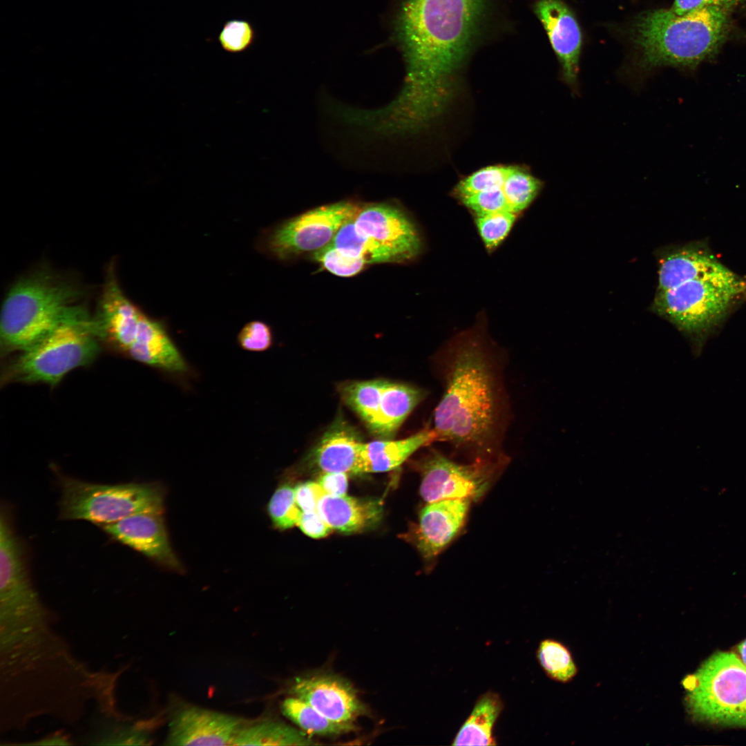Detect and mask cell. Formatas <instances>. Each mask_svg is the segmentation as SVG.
Wrapping results in <instances>:
<instances>
[{"mask_svg":"<svg viewBox=\"0 0 746 746\" xmlns=\"http://www.w3.org/2000/svg\"><path fill=\"white\" fill-rule=\"evenodd\" d=\"M542 187V182L529 171L513 166L502 190L509 209L516 214L526 209Z\"/></svg>","mask_w":746,"mask_h":746,"instance_id":"28","label":"cell"},{"mask_svg":"<svg viewBox=\"0 0 746 746\" xmlns=\"http://www.w3.org/2000/svg\"><path fill=\"white\" fill-rule=\"evenodd\" d=\"M508 462V457L504 454L461 463L431 449L417 464L421 475V497L426 503L444 499L477 501Z\"/></svg>","mask_w":746,"mask_h":746,"instance_id":"10","label":"cell"},{"mask_svg":"<svg viewBox=\"0 0 746 746\" xmlns=\"http://www.w3.org/2000/svg\"><path fill=\"white\" fill-rule=\"evenodd\" d=\"M484 0H405L400 30L407 65L397 97L379 109L390 131L424 127L446 106L480 17Z\"/></svg>","mask_w":746,"mask_h":746,"instance_id":"1","label":"cell"},{"mask_svg":"<svg viewBox=\"0 0 746 746\" xmlns=\"http://www.w3.org/2000/svg\"><path fill=\"white\" fill-rule=\"evenodd\" d=\"M126 357L168 374L183 375L189 366L159 321L143 314Z\"/></svg>","mask_w":746,"mask_h":746,"instance_id":"17","label":"cell"},{"mask_svg":"<svg viewBox=\"0 0 746 746\" xmlns=\"http://www.w3.org/2000/svg\"><path fill=\"white\" fill-rule=\"evenodd\" d=\"M305 734L276 721H264L240 728L231 745H298L312 744Z\"/></svg>","mask_w":746,"mask_h":746,"instance_id":"24","label":"cell"},{"mask_svg":"<svg viewBox=\"0 0 746 746\" xmlns=\"http://www.w3.org/2000/svg\"><path fill=\"white\" fill-rule=\"evenodd\" d=\"M240 725V719L226 714L186 707L172 719L167 741L170 745H231Z\"/></svg>","mask_w":746,"mask_h":746,"instance_id":"16","label":"cell"},{"mask_svg":"<svg viewBox=\"0 0 746 746\" xmlns=\"http://www.w3.org/2000/svg\"><path fill=\"white\" fill-rule=\"evenodd\" d=\"M475 216L510 211L502 188L479 192L460 199Z\"/></svg>","mask_w":746,"mask_h":746,"instance_id":"35","label":"cell"},{"mask_svg":"<svg viewBox=\"0 0 746 746\" xmlns=\"http://www.w3.org/2000/svg\"><path fill=\"white\" fill-rule=\"evenodd\" d=\"M535 12L562 68V78L573 94H579L578 72L582 35L571 11L559 0H540Z\"/></svg>","mask_w":746,"mask_h":746,"instance_id":"15","label":"cell"},{"mask_svg":"<svg viewBox=\"0 0 746 746\" xmlns=\"http://www.w3.org/2000/svg\"><path fill=\"white\" fill-rule=\"evenodd\" d=\"M162 514L140 513L100 527L114 540L156 563L181 570V564L170 545Z\"/></svg>","mask_w":746,"mask_h":746,"instance_id":"13","label":"cell"},{"mask_svg":"<svg viewBox=\"0 0 746 746\" xmlns=\"http://www.w3.org/2000/svg\"><path fill=\"white\" fill-rule=\"evenodd\" d=\"M296 526L306 535L315 539L325 537L332 530L317 510L302 511Z\"/></svg>","mask_w":746,"mask_h":746,"instance_id":"39","label":"cell"},{"mask_svg":"<svg viewBox=\"0 0 746 746\" xmlns=\"http://www.w3.org/2000/svg\"><path fill=\"white\" fill-rule=\"evenodd\" d=\"M77 283L42 268L23 276L7 292L0 314L2 356L16 354L57 327L90 320Z\"/></svg>","mask_w":746,"mask_h":746,"instance_id":"4","label":"cell"},{"mask_svg":"<svg viewBox=\"0 0 746 746\" xmlns=\"http://www.w3.org/2000/svg\"><path fill=\"white\" fill-rule=\"evenodd\" d=\"M537 659L546 675L553 680L567 683L574 679L578 669L568 647L554 639L539 642Z\"/></svg>","mask_w":746,"mask_h":746,"instance_id":"27","label":"cell"},{"mask_svg":"<svg viewBox=\"0 0 746 746\" xmlns=\"http://www.w3.org/2000/svg\"><path fill=\"white\" fill-rule=\"evenodd\" d=\"M743 300L746 280L729 269L658 291L653 309L702 344Z\"/></svg>","mask_w":746,"mask_h":746,"instance_id":"6","label":"cell"},{"mask_svg":"<svg viewBox=\"0 0 746 746\" xmlns=\"http://www.w3.org/2000/svg\"><path fill=\"white\" fill-rule=\"evenodd\" d=\"M353 222L356 232L349 249L367 264L408 262L421 252L422 242L415 224L396 206L387 203L359 206Z\"/></svg>","mask_w":746,"mask_h":746,"instance_id":"9","label":"cell"},{"mask_svg":"<svg viewBox=\"0 0 746 746\" xmlns=\"http://www.w3.org/2000/svg\"><path fill=\"white\" fill-rule=\"evenodd\" d=\"M503 709L504 702L497 693L488 691L481 695L451 745H497L493 729Z\"/></svg>","mask_w":746,"mask_h":746,"instance_id":"23","label":"cell"},{"mask_svg":"<svg viewBox=\"0 0 746 746\" xmlns=\"http://www.w3.org/2000/svg\"><path fill=\"white\" fill-rule=\"evenodd\" d=\"M731 15L712 6L682 15L669 8L640 13L631 29L635 68L640 75L662 67L694 71L714 60L731 34Z\"/></svg>","mask_w":746,"mask_h":746,"instance_id":"3","label":"cell"},{"mask_svg":"<svg viewBox=\"0 0 746 746\" xmlns=\"http://www.w3.org/2000/svg\"><path fill=\"white\" fill-rule=\"evenodd\" d=\"M738 651L739 653L740 660L746 665V640H744L738 647Z\"/></svg>","mask_w":746,"mask_h":746,"instance_id":"42","label":"cell"},{"mask_svg":"<svg viewBox=\"0 0 746 746\" xmlns=\"http://www.w3.org/2000/svg\"><path fill=\"white\" fill-rule=\"evenodd\" d=\"M471 503L470 499H444L427 503L421 509L410 537L425 560L437 558L457 536Z\"/></svg>","mask_w":746,"mask_h":746,"instance_id":"14","label":"cell"},{"mask_svg":"<svg viewBox=\"0 0 746 746\" xmlns=\"http://www.w3.org/2000/svg\"><path fill=\"white\" fill-rule=\"evenodd\" d=\"M317 511L332 530L352 533L374 524L380 519L381 507L373 501L325 494Z\"/></svg>","mask_w":746,"mask_h":746,"instance_id":"20","label":"cell"},{"mask_svg":"<svg viewBox=\"0 0 746 746\" xmlns=\"http://www.w3.org/2000/svg\"><path fill=\"white\" fill-rule=\"evenodd\" d=\"M426 394L425 390L414 385L387 381L370 430L383 438L392 437Z\"/></svg>","mask_w":746,"mask_h":746,"instance_id":"21","label":"cell"},{"mask_svg":"<svg viewBox=\"0 0 746 746\" xmlns=\"http://www.w3.org/2000/svg\"><path fill=\"white\" fill-rule=\"evenodd\" d=\"M268 513L278 529L286 530L297 525L302 510L296 504L294 488L289 484L279 486L269 501Z\"/></svg>","mask_w":746,"mask_h":746,"instance_id":"30","label":"cell"},{"mask_svg":"<svg viewBox=\"0 0 746 746\" xmlns=\"http://www.w3.org/2000/svg\"><path fill=\"white\" fill-rule=\"evenodd\" d=\"M387 381L371 380L345 383L340 388L342 399L370 425L379 410Z\"/></svg>","mask_w":746,"mask_h":746,"instance_id":"26","label":"cell"},{"mask_svg":"<svg viewBox=\"0 0 746 746\" xmlns=\"http://www.w3.org/2000/svg\"><path fill=\"white\" fill-rule=\"evenodd\" d=\"M745 2L746 0H674L669 9L678 15L709 6L721 8L733 12Z\"/></svg>","mask_w":746,"mask_h":746,"instance_id":"37","label":"cell"},{"mask_svg":"<svg viewBox=\"0 0 746 746\" xmlns=\"http://www.w3.org/2000/svg\"><path fill=\"white\" fill-rule=\"evenodd\" d=\"M256 32L252 25L244 19H231L223 26L218 35L223 50L231 53L246 50L254 43Z\"/></svg>","mask_w":746,"mask_h":746,"instance_id":"33","label":"cell"},{"mask_svg":"<svg viewBox=\"0 0 746 746\" xmlns=\"http://www.w3.org/2000/svg\"><path fill=\"white\" fill-rule=\"evenodd\" d=\"M90 741L95 745H143L147 738L133 726L110 722L99 729Z\"/></svg>","mask_w":746,"mask_h":746,"instance_id":"34","label":"cell"},{"mask_svg":"<svg viewBox=\"0 0 746 746\" xmlns=\"http://www.w3.org/2000/svg\"><path fill=\"white\" fill-rule=\"evenodd\" d=\"M291 693L338 723H352L365 713L353 687L336 675L320 673L299 677L294 682Z\"/></svg>","mask_w":746,"mask_h":746,"instance_id":"12","label":"cell"},{"mask_svg":"<svg viewBox=\"0 0 746 746\" xmlns=\"http://www.w3.org/2000/svg\"><path fill=\"white\" fill-rule=\"evenodd\" d=\"M295 499L302 511H315L321 498L325 494L318 482H305L294 488Z\"/></svg>","mask_w":746,"mask_h":746,"instance_id":"38","label":"cell"},{"mask_svg":"<svg viewBox=\"0 0 746 746\" xmlns=\"http://www.w3.org/2000/svg\"><path fill=\"white\" fill-rule=\"evenodd\" d=\"M273 337L269 325L260 321L247 323L238 335L240 346L250 352H263L272 344Z\"/></svg>","mask_w":746,"mask_h":746,"instance_id":"36","label":"cell"},{"mask_svg":"<svg viewBox=\"0 0 746 746\" xmlns=\"http://www.w3.org/2000/svg\"><path fill=\"white\" fill-rule=\"evenodd\" d=\"M443 392L433 414L436 441L472 460L504 453L510 420L504 360L483 321L454 336L437 354Z\"/></svg>","mask_w":746,"mask_h":746,"instance_id":"2","label":"cell"},{"mask_svg":"<svg viewBox=\"0 0 746 746\" xmlns=\"http://www.w3.org/2000/svg\"><path fill=\"white\" fill-rule=\"evenodd\" d=\"M436 441L432 426L399 440H377L363 443L361 472H383L394 470L419 448Z\"/></svg>","mask_w":746,"mask_h":746,"instance_id":"19","label":"cell"},{"mask_svg":"<svg viewBox=\"0 0 746 746\" xmlns=\"http://www.w3.org/2000/svg\"><path fill=\"white\" fill-rule=\"evenodd\" d=\"M686 701L696 718L746 727V665L728 652L708 658L682 681Z\"/></svg>","mask_w":746,"mask_h":746,"instance_id":"8","label":"cell"},{"mask_svg":"<svg viewBox=\"0 0 746 746\" xmlns=\"http://www.w3.org/2000/svg\"><path fill=\"white\" fill-rule=\"evenodd\" d=\"M314 258L326 270L341 277L354 276L367 265L363 259L345 254L330 242L316 251Z\"/></svg>","mask_w":746,"mask_h":746,"instance_id":"32","label":"cell"},{"mask_svg":"<svg viewBox=\"0 0 746 746\" xmlns=\"http://www.w3.org/2000/svg\"><path fill=\"white\" fill-rule=\"evenodd\" d=\"M318 483L327 495L332 496L345 495L348 487L347 474L324 472L320 477Z\"/></svg>","mask_w":746,"mask_h":746,"instance_id":"40","label":"cell"},{"mask_svg":"<svg viewBox=\"0 0 746 746\" xmlns=\"http://www.w3.org/2000/svg\"><path fill=\"white\" fill-rule=\"evenodd\" d=\"M358 207L354 202L341 201L307 211L274 229L266 238V248L281 260L317 251L332 241Z\"/></svg>","mask_w":746,"mask_h":746,"instance_id":"11","label":"cell"},{"mask_svg":"<svg viewBox=\"0 0 746 746\" xmlns=\"http://www.w3.org/2000/svg\"><path fill=\"white\" fill-rule=\"evenodd\" d=\"M102 343L92 318L64 324L12 354L1 371V385L13 383L57 385L71 371L90 365Z\"/></svg>","mask_w":746,"mask_h":746,"instance_id":"5","label":"cell"},{"mask_svg":"<svg viewBox=\"0 0 746 746\" xmlns=\"http://www.w3.org/2000/svg\"><path fill=\"white\" fill-rule=\"evenodd\" d=\"M513 166L493 165L476 171L457 184L454 193L457 198L461 199L484 191L502 188Z\"/></svg>","mask_w":746,"mask_h":746,"instance_id":"29","label":"cell"},{"mask_svg":"<svg viewBox=\"0 0 746 746\" xmlns=\"http://www.w3.org/2000/svg\"><path fill=\"white\" fill-rule=\"evenodd\" d=\"M32 745H70L66 737L61 735H55L53 736L48 737L37 743H33Z\"/></svg>","mask_w":746,"mask_h":746,"instance_id":"41","label":"cell"},{"mask_svg":"<svg viewBox=\"0 0 746 746\" xmlns=\"http://www.w3.org/2000/svg\"><path fill=\"white\" fill-rule=\"evenodd\" d=\"M728 270L707 247L701 244L688 245L671 251L662 258L657 292Z\"/></svg>","mask_w":746,"mask_h":746,"instance_id":"18","label":"cell"},{"mask_svg":"<svg viewBox=\"0 0 746 746\" xmlns=\"http://www.w3.org/2000/svg\"><path fill=\"white\" fill-rule=\"evenodd\" d=\"M516 217L508 210L475 216L477 229L488 250L495 249L506 238Z\"/></svg>","mask_w":746,"mask_h":746,"instance_id":"31","label":"cell"},{"mask_svg":"<svg viewBox=\"0 0 746 746\" xmlns=\"http://www.w3.org/2000/svg\"><path fill=\"white\" fill-rule=\"evenodd\" d=\"M362 445L347 428L336 427L322 438L316 450V462L323 472L361 473Z\"/></svg>","mask_w":746,"mask_h":746,"instance_id":"22","label":"cell"},{"mask_svg":"<svg viewBox=\"0 0 746 746\" xmlns=\"http://www.w3.org/2000/svg\"><path fill=\"white\" fill-rule=\"evenodd\" d=\"M283 714L305 731L316 735H340L354 730L353 723L332 720L297 697L286 698L282 703Z\"/></svg>","mask_w":746,"mask_h":746,"instance_id":"25","label":"cell"},{"mask_svg":"<svg viewBox=\"0 0 746 746\" xmlns=\"http://www.w3.org/2000/svg\"><path fill=\"white\" fill-rule=\"evenodd\" d=\"M59 517L86 520L99 526L132 515L163 511V492L154 484H99L59 475Z\"/></svg>","mask_w":746,"mask_h":746,"instance_id":"7","label":"cell"}]
</instances>
